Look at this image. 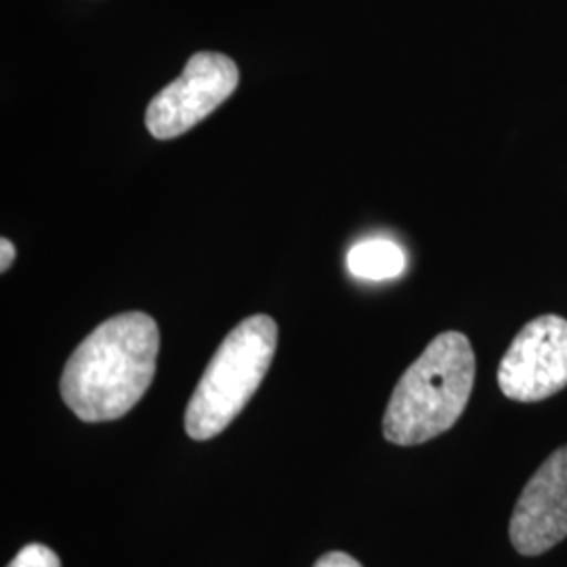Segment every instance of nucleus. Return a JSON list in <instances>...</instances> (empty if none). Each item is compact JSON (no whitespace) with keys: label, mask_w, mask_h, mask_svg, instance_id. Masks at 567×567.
<instances>
[{"label":"nucleus","mask_w":567,"mask_h":567,"mask_svg":"<svg viewBox=\"0 0 567 567\" xmlns=\"http://www.w3.org/2000/svg\"><path fill=\"white\" fill-rule=\"evenodd\" d=\"M313 567H362V564L347 553L334 550V553H326L324 557H320Z\"/></svg>","instance_id":"9"},{"label":"nucleus","mask_w":567,"mask_h":567,"mask_svg":"<svg viewBox=\"0 0 567 567\" xmlns=\"http://www.w3.org/2000/svg\"><path fill=\"white\" fill-rule=\"evenodd\" d=\"M347 267L362 280H391L404 271V250L391 240H365L349 250Z\"/></svg>","instance_id":"7"},{"label":"nucleus","mask_w":567,"mask_h":567,"mask_svg":"<svg viewBox=\"0 0 567 567\" xmlns=\"http://www.w3.org/2000/svg\"><path fill=\"white\" fill-rule=\"evenodd\" d=\"M238 82V65L227 55L210 51L192 55L182 76L147 105V131L163 142L179 137L227 102Z\"/></svg>","instance_id":"4"},{"label":"nucleus","mask_w":567,"mask_h":567,"mask_svg":"<svg viewBox=\"0 0 567 567\" xmlns=\"http://www.w3.org/2000/svg\"><path fill=\"white\" fill-rule=\"evenodd\" d=\"M276 347L278 326L261 313L225 337L185 410V431L192 440L219 435L243 412L264 383Z\"/></svg>","instance_id":"3"},{"label":"nucleus","mask_w":567,"mask_h":567,"mask_svg":"<svg viewBox=\"0 0 567 567\" xmlns=\"http://www.w3.org/2000/svg\"><path fill=\"white\" fill-rule=\"evenodd\" d=\"M498 385L508 400L540 402L567 386V320L540 316L513 339L501 368Z\"/></svg>","instance_id":"5"},{"label":"nucleus","mask_w":567,"mask_h":567,"mask_svg":"<svg viewBox=\"0 0 567 567\" xmlns=\"http://www.w3.org/2000/svg\"><path fill=\"white\" fill-rule=\"evenodd\" d=\"M7 567H61L60 557L44 545H28L21 548L16 559Z\"/></svg>","instance_id":"8"},{"label":"nucleus","mask_w":567,"mask_h":567,"mask_svg":"<svg viewBox=\"0 0 567 567\" xmlns=\"http://www.w3.org/2000/svg\"><path fill=\"white\" fill-rule=\"evenodd\" d=\"M161 351L154 318L121 313L82 341L61 374V398L86 423L116 421L152 385Z\"/></svg>","instance_id":"1"},{"label":"nucleus","mask_w":567,"mask_h":567,"mask_svg":"<svg viewBox=\"0 0 567 567\" xmlns=\"http://www.w3.org/2000/svg\"><path fill=\"white\" fill-rule=\"evenodd\" d=\"M519 555L536 557L567 538V446L555 450L527 482L508 526Z\"/></svg>","instance_id":"6"},{"label":"nucleus","mask_w":567,"mask_h":567,"mask_svg":"<svg viewBox=\"0 0 567 567\" xmlns=\"http://www.w3.org/2000/svg\"><path fill=\"white\" fill-rule=\"evenodd\" d=\"M475 383V353L463 332L426 344L393 389L383 419L386 442L416 446L446 433L465 412Z\"/></svg>","instance_id":"2"},{"label":"nucleus","mask_w":567,"mask_h":567,"mask_svg":"<svg viewBox=\"0 0 567 567\" xmlns=\"http://www.w3.org/2000/svg\"><path fill=\"white\" fill-rule=\"evenodd\" d=\"M0 250H2V257H0V271L4 274V271L13 265V261H16V246L9 243L7 238H2V240H0Z\"/></svg>","instance_id":"10"}]
</instances>
